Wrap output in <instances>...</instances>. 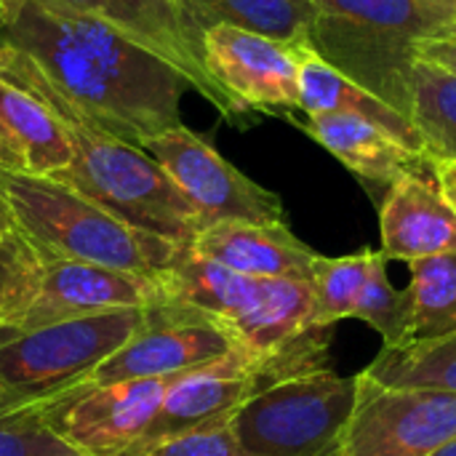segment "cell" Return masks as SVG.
Here are the masks:
<instances>
[{"mask_svg": "<svg viewBox=\"0 0 456 456\" xmlns=\"http://www.w3.org/2000/svg\"><path fill=\"white\" fill-rule=\"evenodd\" d=\"M0 37L29 56L91 123L134 147L182 126L179 104L190 83L115 27L64 0H24L21 11L0 24Z\"/></svg>", "mask_w": 456, "mask_h": 456, "instance_id": "1", "label": "cell"}, {"mask_svg": "<svg viewBox=\"0 0 456 456\" xmlns=\"http://www.w3.org/2000/svg\"><path fill=\"white\" fill-rule=\"evenodd\" d=\"M0 77L35 94L59 118L72 160L51 179L72 187L112 216L144 232L179 246H192L203 222L160 163H155L142 147H134L91 123L43 77L29 56L8 43H0Z\"/></svg>", "mask_w": 456, "mask_h": 456, "instance_id": "2", "label": "cell"}, {"mask_svg": "<svg viewBox=\"0 0 456 456\" xmlns=\"http://www.w3.org/2000/svg\"><path fill=\"white\" fill-rule=\"evenodd\" d=\"M166 289L182 302L219 318L254 353L270 382L331 369V326L318 321L310 281L248 278L187 248L168 273Z\"/></svg>", "mask_w": 456, "mask_h": 456, "instance_id": "3", "label": "cell"}, {"mask_svg": "<svg viewBox=\"0 0 456 456\" xmlns=\"http://www.w3.org/2000/svg\"><path fill=\"white\" fill-rule=\"evenodd\" d=\"M310 3L315 5V21L307 48L411 118L417 45L433 37H456V5L444 0Z\"/></svg>", "mask_w": 456, "mask_h": 456, "instance_id": "4", "label": "cell"}, {"mask_svg": "<svg viewBox=\"0 0 456 456\" xmlns=\"http://www.w3.org/2000/svg\"><path fill=\"white\" fill-rule=\"evenodd\" d=\"M0 192L16 227L43 256L163 275L190 248L112 216L51 176L0 168Z\"/></svg>", "mask_w": 456, "mask_h": 456, "instance_id": "5", "label": "cell"}, {"mask_svg": "<svg viewBox=\"0 0 456 456\" xmlns=\"http://www.w3.org/2000/svg\"><path fill=\"white\" fill-rule=\"evenodd\" d=\"M144 323V310H115L0 337V419L43 411L88 385Z\"/></svg>", "mask_w": 456, "mask_h": 456, "instance_id": "6", "label": "cell"}, {"mask_svg": "<svg viewBox=\"0 0 456 456\" xmlns=\"http://www.w3.org/2000/svg\"><path fill=\"white\" fill-rule=\"evenodd\" d=\"M358 398V377L334 369L275 379L256 390L230 419L240 446L254 456H329Z\"/></svg>", "mask_w": 456, "mask_h": 456, "instance_id": "7", "label": "cell"}, {"mask_svg": "<svg viewBox=\"0 0 456 456\" xmlns=\"http://www.w3.org/2000/svg\"><path fill=\"white\" fill-rule=\"evenodd\" d=\"M238 350L246 347L219 318L168 291V299L144 310L142 329L94 371L88 385L176 377Z\"/></svg>", "mask_w": 456, "mask_h": 456, "instance_id": "8", "label": "cell"}, {"mask_svg": "<svg viewBox=\"0 0 456 456\" xmlns=\"http://www.w3.org/2000/svg\"><path fill=\"white\" fill-rule=\"evenodd\" d=\"M454 436V393L385 387L361 371L339 456H430Z\"/></svg>", "mask_w": 456, "mask_h": 456, "instance_id": "9", "label": "cell"}, {"mask_svg": "<svg viewBox=\"0 0 456 456\" xmlns=\"http://www.w3.org/2000/svg\"><path fill=\"white\" fill-rule=\"evenodd\" d=\"M142 150L174 179L198 211L203 227L219 222H286L283 203L275 192L238 171L208 139L187 126H174L152 136Z\"/></svg>", "mask_w": 456, "mask_h": 456, "instance_id": "10", "label": "cell"}, {"mask_svg": "<svg viewBox=\"0 0 456 456\" xmlns=\"http://www.w3.org/2000/svg\"><path fill=\"white\" fill-rule=\"evenodd\" d=\"M176 377L88 385L43 409L40 419L72 454L134 456Z\"/></svg>", "mask_w": 456, "mask_h": 456, "instance_id": "11", "label": "cell"}, {"mask_svg": "<svg viewBox=\"0 0 456 456\" xmlns=\"http://www.w3.org/2000/svg\"><path fill=\"white\" fill-rule=\"evenodd\" d=\"M203 61L240 115L299 110V45L216 24L203 32Z\"/></svg>", "mask_w": 456, "mask_h": 456, "instance_id": "12", "label": "cell"}, {"mask_svg": "<svg viewBox=\"0 0 456 456\" xmlns=\"http://www.w3.org/2000/svg\"><path fill=\"white\" fill-rule=\"evenodd\" d=\"M67 5L102 19L128 40L174 67L192 91L211 102L224 118H240L238 107L208 75L203 61V32L195 27L182 0H64Z\"/></svg>", "mask_w": 456, "mask_h": 456, "instance_id": "13", "label": "cell"}, {"mask_svg": "<svg viewBox=\"0 0 456 456\" xmlns=\"http://www.w3.org/2000/svg\"><path fill=\"white\" fill-rule=\"evenodd\" d=\"M163 299H168L163 275H139L91 262L43 256L40 291L19 331L115 310H147Z\"/></svg>", "mask_w": 456, "mask_h": 456, "instance_id": "14", "label": "cell"}, {"mask_svg": "<svg viewBox=\"0 0 456 456\" xmlns=\"http://www.w3.org/2000/svg\"><path fill=\"white\" fill-rule=\"evenodd\" d=\"M265 385H270L267 369L248 350H238L222 361L179 374L168 385L158 417L134 456L158 441L230 419Z\"/></svg>", "mask_w": 456, "mask_h": 456, "instance_id": "15", "label": "cell"}, {"mask_svg": "<svg viewBox=\"0 0 456 456\" xmlns=\"http://www.w3.org/2000/svg\"><path fill=\"white\" fill-rule=\"evenodd\" d=\"M382 254L419 262L456 251V211L436 184L433 168L395 179L379 208Z\"/></svg>", "mask_w": 456, "mask_h": 456, "instance_id": "16", "label": "cell"}, {"mask_svg": "<svg viewBox=\"0 0 456 456\" xmlns=\"http://www.w3.org/2000/svg\"><path fill=\"white\" fill-rule=\"evenodd\" d=\"M190 248L238 275L291 281H310L313 265L321 256L286 222H219L203 227Z\"/></svg>", "mask_w": 456, "mask_h": 456, "instance_id": "17", "label": "cell"}, {"mask_svg": "<svg viewBox=\"0 0 456 456\" xmlns=\"http://www.w3.org/2000/svg\"><path fill=\"white\" fill-rule=\"evenodd\" d=\"M302 128L337 160H342L355 176L371 184L390 187L395 179L406 174L433 168L428 158L406 150L379 126L347 112L305 115Z\"/></svg>", "mask_w": 456, "mask_h": 456, "instance_id": "18", "label": "cell"}, {"mask_svg": "<svg viewBox=\"0 0 456 456\" xmlns=\"http://www.w3.org/2000/svg\"><path fill=\"white\" fill-rule=\"evenodd\" d=\"M299 110L305 115H323V112H347L363 118L393 139H398L406 150L425 155L422 134L417 131L414 120L398 112L393 104L363 88L361 83L350 80L345 72L331 67L321 59L313 48L299 45Z\"/></svg>", "mask_w": 456, "mask_h": 456, "instance_id": "19", "label": "cell"}, {"mask_svg": "<svg viewBox=\"0 0 456 456\" xmlns=\"http://www.w3.org/2000/svg\"><path fill=\"white\" fill-rule=\"evenodd\" d=\"M0 123L21 174L56 176L72 160L59 118L27 88L0 77Z\"/></svg>", "mask_w": 456, "mask_h": 456, "instance_id": "20", "label": "cell"}, {"mask_svg": "<svg viewBox=\"0 0 456 456\" xmlns=\"http://www.w3.org/2000/svg\"><path fill=\"white\" fill-rule=\"evenodd\" d=\"M182 5L200 32L227 24L289 45H307L315 21L310 0H182Z\"/></svg>", "mask_w": 456, "mask_h": 456, "instance_id": "21", "label": "cell"}, {"mask_svg": "<svg viewBox=\"0 0 456 456\" xmlns=\"http://www.w3.org/2000/svg\"><path fill=\"white\" fill-rule=\"evenodd\" d=\"M411 120L430 163L456 160V72L417 59L411 69Z\"/></svg>", "mask_w": 456, "mask_h": 456, "instance_id": "22", "label": "cell"}, {"mask_svg": "<svg viewBox=\"0 0 456 456\" xmlns=\"http://www.w3.org/2000/svg\"><path fill=\"white\" fill-rule=\"evenodd\" d=\"M363 374L385 387H425L456 395V334L382 347Z\"/></svg>", "mask_w": 456, "mask_h": 456, "instance_id": "23", "label": "cell"}, {"mask_svg": "<svg viewBox=\"0 0 456 456\" xmlns=\"http://www.w3.org/2000/svg\"><path fill=\"white\" fill-rule=\"evenodd\" d=\"M411 342L456 334V251L409 265Z\"/></svg>", "mask_w": 456, "mask_h": 456, "instance_id": "24", "label": "cell"}, {"mask_svg": "<svg viewBox=\"0 0 456 456\" xmlns=\"http://www.w3.org/2000/svg\"><path fill=\"white\" fill-rule=\"evenodd\" d=\"M43 281V256L16 227L0 238V337L21 329Z\"/></svg>", "mask_w": 456, "mask_h": 456, "instance_id": "25", "label": "cell"}, {"mask_svg": "<svg viewBox=\"0 0 456 456\" xmlns=\"http://www.w3.org/2000/svg\"><path fill=\"white\" fill-rule=\"evenodd\" d=\"M385 262L387 256L382 251L371 254L369 273H366L358 305L353 310V318L374 326L382 334L385 347H403L411 342V299L406 289L398 291L390 283Z\"/></svg>", "mask_w": 456, "mask_h": 456, "instance_id": "26", "label": "cell"}, {"mask_svg": "<svg viewBox=\"0 0 456 456\" xmlns=\"http://www.w3.org/2000/svg\"><path fill=\"white\" fill-rule=\"evenodd\" d=\"M371 248H361L358 254L347 256H318L313 265V294H315V310L318 321L323 326H337L345 318H353V310L358 305L369 262H371Z\"/></svg>", "mask_w": 456, "mask_h": 456, "instance_id": "27", "label": "cell"}, {"mask_svg": "<svg viewBox=\"0 0 456 456\" xmlns=\"http://www.w3.org/2000/svg\"><path fill=\"white\" fill-rule=\"evenodd\" d=\"M230 419H222V422H214V425L158 441L139 456H254L240 446Z\"/></svg>", "mask_w": 456, "mask_h": 456, "instance_id": "28", "label": "cell"}, {"mask_svg": "<svg viewBox=\"0 0 456 456\" xmlns=\"http://www.w3.org/2000/svg\"><path fill=\"white\" fill-rule=\"evenodd\" d=\"M0 456H77L40 419V411L0 419Z\"/></svg>", "mask_w": 456, "mask_h": 456, "instance_id": "29", "label": "cell"}, {"mask_svg": "<svg viewBox=\"0 0 456 456\" xmlns=\"http://www.w3.org/2000/svg\"><path fill=\"white\" fill-rule=\"evenodd\" d=\"M417 59L433 61L446 67L449 72H456V37H433L422 40L417 45Z\"/></svg>", "mask_w": 456, "mask_h": 456, "instance_id": "30", "label": "cell"}, {"mask_svg": "<svg viewBox=\"0 0 456 456\" xmlns=\"http://www.w3.org/2000/svg\"><path fill=\"white\" fill-rule=\"evenodd\" d=\"M433 176H436V184L441 187L444 198L456 211V160H436Z\"/></svg>", "mask_w": 456, "mask_h": 456, "instance_id": "31", "label": "cell"}, {"mask_svg": "<svg viewBox=\"0 0 456 456\" xmlns=\"http://www.w3.org/2000/svg\"><path fill=\"white\" fill-rule=\"evenodd\" d=\"M0 155H3V168H8V171H19V160H16V155L11 152V147H8V139H5L3 123H0Z\"/></svg>", "mask_w": 456, "mask_h": 456, "instance_id": "32", "label": "cell"}, {"mask_svg": "<svg viewBox=\"0 0 456 456\" xmlns=\"http://www.w3.org/2000/svg\"><path fill=\"white\" fill-rule=\"evenodd\" d=\"M13 230H16L13 214H11V208H8V203H5V198L0 192V238L8 235V232H13Z\"/></svg>", "mask_w": 456, "mask_h": 456, "instance_id": "33", "label": "cell"}, {"mask_svg": "<svg viewBox=\"0 0 456 456\" xmlns=\"http://www.w3.org/2000/svg\"><path fill=\"white\" fill-rule=\"evenodd\" d=\"M24 0H0V24H8L19 11H21Z\"/></svg>", "mask_w": 456, "mask_h": 456, "instance_id": "34", "label": "cell"}, {"mask_svg": "<svg viewBox=\"0 0 456 456\" xmlns=\"http://www.w3.org/2000/svg\"><path fill=\"white\" fill-rule=\"evenodd\" d=\"M430 456H456V436L452 438V441H446L438 452H433Z\"/></svg>", "mask_w": 456, "mask_h": 456, "instance_id": "35", "label": "cell"}, {"mask_svg": "<svg viewBox=\"0 0 456 456\" xmlns=\"http://www.w3.org/2000/svg\"><path fill=\"white\" fill-rule=\"evenodd\" d=\"M444 3H452V5H456V0H444Z\"/></svg>", "mask_w": 456, "mask_h": 456, "instance_id": "36", "label": "cell"}, {"mask_svg": "<svg viewBox=\"0 0 456 456\" xmlns=\"http://www.w3.org/2000/svg\"><path fill=\"white\" fill-rule=\"evenodd\" d=\"M0 168H3V155H0Z\"/></svg>", "mask_w": 456, "mask_h": 456, "instance_id": "37", "label": "cell"}, {"mask_svg": "<svg viewBox=\"0 0 456 456\" xmlns=\"http://www.w3.org/2000/svg\"><path fill=\"white\" fill-rule=\"evenodd\" d=\"M329 456H339V452H337V454H329Z\"/></svg>", "mask_w": 456, "mask_h": 456, "instance_id": "38", "label": "cell"}]
</instances>
